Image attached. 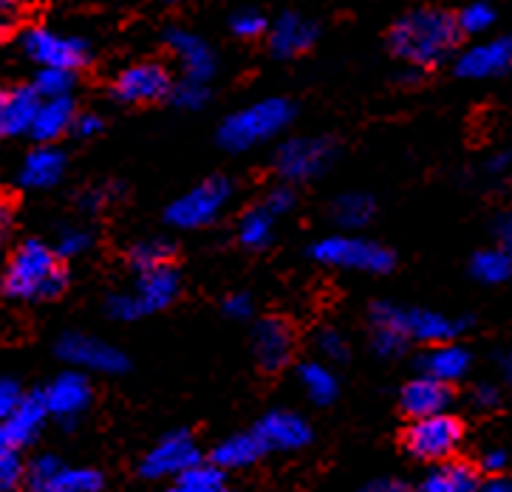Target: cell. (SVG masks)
Returning <instances> with one entry per match:
<instances>
[{"label": "cell", "instance_id": "26", "mask_svg": "<svg viewBox=\"0 0 512 492\" xmlns=\"http://www.w3.org/2000/svg\"><path fill=\"white\" fill-rule=\"evenodd\" d=\"M266 453L269 450L261 442V436L255 430H249V433H235V436L218 444L213 450V464L221 467L224 473L227 470H244V467H252L255 461L264 459Z\"/></svg>", "mask_w": 512, "mask_h": 492}, {"label": "cell", "instance_id": "1", "mask_svg": "<svg viewBox=\"0 0 512 492\" xmlns=\"http://www.w3.org/2000/svg\"><path fill=\"white\" fill-rule=\"evenodd\" d=\"M459 23L445 9H413L388 32V46L411 68H436L459 46Z\"/></svg>", "mask_w": 512, "mask_h": 492}, {"label": "cell", "instance_id": "53", "mask_svg": "<svg viewBox=\"0 0 512 492\" xmlns=\"http://www.w3.org/2000/svg\"><path fill=\"white\" fill-rule=\"evenodd\" d=\"M510 162H512L510 153H498V156H493V159L487 162V170H490V173H504V170L510 167Z\"/></svg>", "mask_w": 512, "mask_h": 492}, {"label": "cell", "instance_id": "10", "mask_svg": "<svg viewBox=\"0 0 512 492\" xmlns=\"http://www.w3.org/2000/svg\"><path fill=\"white\" fill-rule=\"evenodd\" d=\"M199 461L201 453L196 439L187 430H173L150 447L148 456L139 464V473L150 481H165L182 476L184 470L196 467Z\"/></svg>", "mask_w": 512, "mask_h": 492}, {"label": "cell", "instance_id": "2", "mask_svg": "<svg viewBox=\"0 0 512 492\" xmlns=\"http://www.w3.org/2000/svg\"><path fill=\"white\" fill-rule=\"evenodd\" d=\"M66 283L60 255L43 241H23L3 269V292L15 300H51L63 295Z\"/></svg>", "mask_w": 512, "mask_h": 492}, {"label": "cell", "instance_id": "9", "mask_svg": "<svg viewBox=\"0 0 512 492\" xmlns=\"http://www.w3.org/2000/svg\"><path fill=\"white\" fill-rule=\"evenodd\" d=\"M60 360L68 362L77 371H91V374H122L128 371V357L116 348L105 343L100 337L68 331L57 343Z\"/></svg>", "mask_w": 512, "mask_h": 492}, {"label": "cell", "instance_id": "38", "mask_svg": "<svg viewBox=\"0 0 512 492\" xmlns=\"http://www.w3.org/2000/svg\"><path fill=\"white\" fill-rule=\"evenodd\" d=\"M91 249V232L83 227H66V230L57 235V255L60 258H80L83 252Z\"/></svg>", "mask_w": 512, "mask_h": 492}, {"label": "cell", "instance_id": "45", "mask_svg": "<svg viewBox=\"0 0 512 492\" xmlns=\"http://www.w3.org/2000/svg\"><path fill=\"white\" fill-rule=\"evenodd\" d=\"M224 312L232 320H247L249 314H252V297L247 292H235V295L224 300Z\"/></svg>", "mask_w": 512, "mask_h": 492}, {"label": "cell", "instance_id": "52", "mask_svg": "<svg viewBox=\"0 0 512 492\" xmlns=\"http://www.w3.org/2000/svg\"><path fill=\"white\" fill-rule=\"evenodd\" d=\"M80 204H83V207H85V210H88V213H94V210H100L102 204H105V190H91V193H85L83 201H80Z\"/></svg>", "mask_w": 512, "mask_h": 492}, {"label": "cell", "instance_id": "35", "mask_svg": "<svg viewBox=\"0 0 512 492\" xmlns=\"http://www.w3.org/2000/svg\"><path fill=\"white\" fill-rule=\"evenodd\" d=\"M173 258V246L165 238H148V241H139L131 249V263L139 272H148L156 266H167Z\"/></svg>", "mask_w": 512, "mask_h": 492}, {"label": "cell", "instance_id": "55", "mask_svg": "<svg viewBox=\"0 0 512 492\" xmlns=\"http://www.w3.org/2000/svg\"><path fill=\"white\" fill-rule=\"evenodd\" d=\"M9 218H12V213H9V204L0 198V235L6 232V227H9Z\"/></svg>", "mask_w": 512, "mask_h": 492}, {"label": "cell", "instance_id": "5", "mask_svg": "<svg viewBox=\"0 0 512 492\" xmlns=\"http://www.w3.org/2000/svg\"><path fill=\"white\" fill-rule=\"evenodd\" d=\"M464 442L462 419L450 413H433L425 419H413L405 430V450L419 461H445L459 453Z\"/></svg>", "mask_w": 512, "mask_h": 492}, {"label": "cell", "instance_id": "8", "mask_svg": "<svg viewBox=\"0 0 512 492\" xmlns=\"http://www.w3.org/2000/svg\"><path fill=\"white\" fill-rule=\"evenodd\" d=\"M102 484V473L71 467L57 456H37L26 467V492H100Z\"/></svg>", "mask_w": 512, "mask_h": 492}, {"label": "cell", "instance_id": "6", "mask_svg": "<svg viewBox=\"0 0 512 492\" xmlns=\"http://www.w3.org/2000/svg\"><path fill=\"white\" fill-rule=\"evenodd\" d=\"M232 196V184L221 176L207 179L187 190L167 207V224L176 230H199L213 224L218 215L224 213L227 201Z\"/></svg>", "mask_w": 512, "mask_h": 492}, {"label": "cell", "instance_id": "25", "mask_svg": "<svg viewBox=\"0 0 512 492\" xmlns=\"http://www.w3.org/2000/svg\"><path fill=\"white\" fill-rule=\"evenodd\" d=\"M74 102L71 97H60V99H40V108L34 114L32 122V136L40 142V145H51L57 142L63 133L71 131L74 125Z\"/></svg>", "mask_w": 512, "mask_h": 492}, {"label": "cell", "instance_id": "41", "mask_svg": "<svg viewBox=\"0 0 512 492\" xmlns=\"http://www.w3.org/2000/svg\"><path fill=\"white\" fill-rule=\"evenodd\" d=\"M317 351L331 362H343L348 357V343L346 337L337 331V328H323L317 334Z\"/></svg>", "mask_w": 512, "mask_h": 492}, {"label": "cell", "instance_id": "16", "mask_svg": "<svg viewBox=\"0 0 512 492\" xmlns=\"http://www.w3.org/2000/svg\"><path fill=\"white\" fill-rule=\"evenodd\" d=\"M255 433L261 436L266 450H278V453H292V450H303L312 442V427L309 422L292 413V410H272L258 422Z\"/></svg>", "mask_w": 512, "mask_h": 492}, {"label": "cell", "instance_id": "17", "mask_svg": "<svg viewBox=\"0 0 512 492\" xmlns=\"http://www.w3.org/2000/svg\"><path fill=\"white\" fill-rule=\"evenodd\" d=\"M165 40L167 49L179 60V68L187 80L210 82V77L215 74V51L210 49L207 40H201L199 34L187 32V29H170Z\"/></svg>", "mask_w": 512, "mask_h": 492}, {"label": "cell", "instance_id": "12", "mask_svg": "<svg viewBox=\"0 0 512 492\" xmlns=\"http://www.w3.org/2000/svg\"><path fill=\"white\" fill-rule=\"evenodd\" d=\"M388 312H391L394 323L405 331V337L411 343H450L467 328V320H456V317H447L442 312H430V309H405V306L388 303Z\"/></svg>", "mask_w": 512, "mask_h": 492}, {"label": "cell", "instance_id": "33", "mask_svg": "<svg viewBox=\"0 0 512 492\" xmlns=\"http://www.w3.org/2000/svg\"><path fill=\"white\" fill-rule=\"evenodd\" d=\"M374 218V201L365 193H346L334 201V221L343 230H360Z\"/></svg>", "mask_w": 512, "mask_h": 492}, {"label": "cell", "instance_id": "27", "mask_svg": "<svg viewBox=\"0 0 512 492\" xmlns=\"http://www.w3.org/2000/svg\"><path fill=\"white\" fill-rule=\"evenodd\" d=\"M479 484V473L473 464L459 459L436 461V467L422 478L416 492H473Z\"/></svg>", "mask_w": 512, "mask_h": 492}, {"label": "cell", "instance_id": "7", "mask_svg": "<svg viewBox=\"0 0 512 492\" xmlns=\"http://www.w3.org/2000/svg\"><path fill=\"white\" fill-rule=\"evenodd\" d=\"M20 49L40 68H66L77 71L91 60V49L83 37L60 34L46 26H32L20 34Z\"/></svg>", "mask_w": 512, "mask_h": 492}, {"label": "cell", "instance_id": "48", "mask_svg": "<svg viewBox=\"0 0 512 492\" xmlns=\"http://www.w3.org/2000/svg\"><path fill=\"white\" fill-rule=\"evenodd\" d=\"M71 131L77 133V136H97L102 131V119L97 114H77L74 116V125H71Z\"/></svg>", "mask_w": 512, "mask_h": 492}, {"label": "cell", "instance_id": "31", "mask_svg": "<svg viewBox=\"0 0 512 492\" xmlns=\"http://www.w3.org/2000/svg\"><path fill=\"white\" fill-rule=\"evenodd\" d=\"M470 272L479 283L487 286H498V283H507L512 278V255H507L504 249H481L473 255L470 261Z\"/></svg>", "mask_w": 512, "mask_h": 492}, {"label": "cell", "instance_id": "28", "mask_svg": "<svg viewBox=\"0 0 512 492\" xmlns=\"http://www.w3.org/2000/svg\"><path fill=\"white\" fill-rule=\"evenodd\" d=\"M37 108H40V97L32 85H20V88L6 91V136L32 131Z\"/></svg>", "mask_w": 512, "mask_h": 492}, {"label": "cell", "instance_id": "51", "mask_svg": "<svg viewBox=\"0 0 512 492\" xmlns=\"http://www.w3.org/2000/svg\"><path fill=\"white\" fill-rule=\"evenodd\" d=\"M473 492H512V478H490L484 484H476Z\"/></svg>", "mask_w": 512, "mask_h": 492}, {"label": "cell", "instance_id": "39", "mask_svg": "<svg viewBox=\"0 0 512 492\" xmlns=\"http://www.w3.org/2000/svg\"><path fill=\"white\" fill-rule=\"evenodd\" d=\"M26 490V464L20 461L15 450L0 459V492Z\"/></svg>", "mask_w": 512, "mask_h": 492}, {"label": "cell", "instance_id": "49", "mask_svg": "<svg viewBox=\"0 0 512 492\" xmlns=\"http://www.w3.org/2000/svg\"><path fill=\"white\" fill-rule=\"evenodd\" d=\"M17 12H20L17 0H0V37L15 26Z\"/></svg>", "mask_w": 512, "mask_h": 492}, {"label": "cell", "instance_id": "21", "mask_svg": "<svg viewBox=\"0 0 512 492\" xmlns=\"http://www.w3.org/2000/svg\"><path fill=\"white\" fill-rule=\"evenodd\" d=\"M314 40H317V26L295 12H286L269 26V49L278 57H298L312 49Z\"/></svg>", "mask_w": 512, "mask_h": 492}, {"label": "cell", "instance_id": "40", "mask_svg": "<svg viewBox=\"0 0 512 492\" xmlns=\"http://www.w3.org/2000/svg\"><path fill=\"white\" fill-rule=\"evenodd\" d=\"M230 26L232 32L238 34V37H244V40H255V37H261V34L269 32L266 17L261 15V12H255V9H241L238 15H232Z\"/></svg>", "mask_w": 512, "mask_h": 492}, {"label": "cell", "instance_id": "42", "mask_svg": "<svg viewBox=\"0 0 512 492\" xmlns=\"http://www.w3.org/2000/svg\"><path fill=\"white\" fill-rule=\"evenodd\" d=\"M470 402L476 410H496L498 402H501V391H498L493 382H481L473 388L470 394Z\"/></svg>", "mask_w": 512, "mask_h": 492}, {"label": "cell", "instance_id": "24", "mask_svg": "<svg viewBox=\"0 0 512 492\" xmlns=\"http://www.w3.org/2000/svg\"><path fill=\"white\" fill-rule=\"evenodd\" d=\"M46 419H49V408L43 402V394H23L15 410L3 419V425H6V433H9L12 444L23 447V444H32L40 436Z\"/></svg>", "mask_w": 512, "mask_h": 492}, {"label": "cell", "instance_id": "23", "mask_svg": "<svg viewBox=\"0 0 512 492\" xmlns=\"http://www.w3.org/2000/svg\"><path fill=\"white\" fill-rule=\"evenodd\" d=\"M470 351L459 343H436L430 345L428 351L422 354V360H419V368H422V374L425 377L439 379V382H445V385H453V382H459V379L467 377V371H470Z\"/></svg>", "mask_w": 512, "mask_h": 492}, {"label": "cell", "instance_id": "15", "mask_svg": "<svg viewBox=\"0 0 512 492\" xmlns=\"http://www.w3.org/2000/svg\"><path fill=\"white\" fill-rule=\"evenodd\" d=\"M512 68V37H493L476 43L459 54L456 60V74L464 80H490L501 77Z\"/></svg>", "mask_w": 512, "mask_h": 492}, {"label": "cell", "instance_id": "29", "mask_svg": "<svg viewBox=\"0 0 512 492\" xmlns=\"http://www.w3.org/2000/svg\"><path fill=\"white\" fill-rule=\"evenodd\" d=\"M162 492H230V484H227V476L221 467L199 461L196 467L173 478V484Z\"/></svg>", "mask_w": 512, "mask_h": 492}, {"label": "cell", "instance_id": "47", "mask_svg": "<svg viewBox=\"0 0 512 492\" xmlns=\"http://www.w3.org/2000/svg\"><path fill=\"white\" fill-rule=\"evenodd\" d=\"M493 235H496L498 249H504L507 255H512V213L498 215L493 224Z\"/></svg>", "mask_w": 512, "mask_h": 492}, {"label": "cell", "instance_id": "20", "mask_svg": "<svg viewBox=\"0 0 512 492\" xmlns=\"http://www.w3.org/2000/svg\"><path fill=\"white\" fill-rule=\"evenodd\" d=\"M450 402H453L450 385L433 377H425V374L411 379L399 394V405L411 419H425V416H433V413H445L450 408Z\"/></svg>", "mask_w": 512, "mask_h": 492}, {"label": "cell", "instance_id": "36", "mask_svg": "<svg viewBox=\"0 0 512 492\" xmlns=\"http://www.w3.org/2000/svg\"><path fill=\"white\" fill-rule=\"evenodd\" d=\"M456 23H459V32L462 34H484L493 29V23H496V9L490 6V3H484V0H476V3H470V6H464L462 12L456 15Z\"/></svg>", "mask_w": 512, "mask_h": 492}, {"label": "cell", "instance_id": "34", "mask_svg": "<svg viewBox=\"0 0 512 492\" xmlns=\"http://www.w3.org/2000/svg\"><path fill=\"white\" fill-rule=\"evenodd\" d=\"M32 88L37 91L40 99L71 97V91H74V71H66V68H40Z\"/></svg>", "mask_w": 512, "mask_h": 492}, {"label": "cell", "instance_id": "44", "mask_svg": "<svg viewBox=\"0 0 512 492\" xmlns=\"http://www.w3.org/2000/svg\"><path fill=\"white\" fill-rule=\"evenodd\" d=\"M20 385H17L15 379H0V422L15 410V405L20 402Z\"/></svg>", "mask_w": 512, "mask_h": 492}, {"label": "cell", "instance_id": "32", "mask_svg": "<svg viewBox=\"0 0 512 492\" xmlns=\"http://www.w3.org/2000/svg\"><path fill=\"white\" fill-rule=\"evenodd\" d=\"M272 235H275V215L269 213L266 207H255L241 218L238 224V238L241 244L249 249H264L272 244Z\"/></svg>", "mask_w": 512, "mask_h": 492}, {"label": "cell", "instance_id": "3", "mask_svg": "<svg viewBox=\"0 0 512 492\" xmlns=\"http://www.w3.org/2000/svg\"><path fill=\"white\" fill-rule=\"evenodd\" d=\"M292 116H295V108H292L289 99L272 97L252 102V105L235 111V114L221 122L218 142L227 150H232V153L258 148V145H264L269 139H275L281 131H286Z\"/></svg>", "mask_w": 512, "mask_h": 492}, {"label": "cell", "instance_id": "37", "mask_svg": "<svg viewBox=\"0 0 512 492\" xmlns=\"http://www.w3.org/2000/svg\"><path fill=\"white\" fill-rule=\"evenodd\" d=\"M170 99H173V105H179V108L199 111V108H204V102L210 99V91H207L204 82L187 80V77H184L182 82H176V85L170 88Z\"/></svg>", "mask_w": 512, "mask_h": 492}, {"label": "cell", "instance_id": "22", "mask_svg": "<svg viewBox=\"0 0 512 492\" xmlns=\"http://www.w3.org/2000/svg\"><path fill=\"white\" fill-rule=\"evenodd\" d=\"M63 173H66L63 150H57L54 145H40V148L29 150L26 159L20 162L17 181L29 190H46L63 179Z\"/></svg>", "mask_w": 512, "mask_h": 492}, {"label": "cell", "instance_id": "57", "mask_svg": "<svg viewBox=\"0 0 512 492\" xmlns=\"http://www.w3.org/2000/svg\"><path fill=\"white\" fill-rule=\"evenodd\" d=\"M501 365H504V374H507V382L512 385V360L507 357V360H501Z\"/></svg>", "mask_w": 512, "mask_h": 492}, {"label": "cell", "instance_id": "4", "mask_svg": "<svg viewBox=\"0 0 512 492\" xmlns=\"http://www.w3.org/2000/svg\"><path fill=\"white\" fill-rule=\"evenodd\" d=\"M309 252L314 261L334 266V269H351V272H368V275H382L394 269L391 249L360 235H346V232L314 241Z\"/></svg>", "mask_w": 512, "mask_h": 492}, {"label": "cell", "instance_id": "18", "mask_svg": "<svg viewBox=\"0 0 512 492\" xmlns=\"http://www.w3.org/2000/svg\"><path fill=\"white\" fill-rule=\"evenodd\" d=\"M179 292H182L179 272L167 263V266H156V269H148V272H139L131 295L133 300H136L142 317H145V314L167 309V306L179 297Z\"/></svg>", "mask_w": 512, "mask_h": 492}, {"label": "cell", "instance_id": "54", "mask_svg": "<svg viewBox=\"0 0 512 492\" xmlns=\"http://www.w3.org/2000/svg\"><path fill=\"white\" fill-rule=\"evenodd\" d=\"M12 450H15V444H12L9 433H6V425L0 422V459H3V456H9Z\"/></svg>", "mask_w": 512, "mask_h": 492}, {"label": "cell", "instance_id": "14", "mask_svg": "<svg viewBox=\"0 0 512 492\" xmlns=\"http://www.w3.org/2000/svg\"><path fill=\"white\" fill-rule=\"evenodd\" d=\"M173 80L165 66L159 63H136L128 66L114 80V97L125 105H142L170 97Z\"/></svg>", "mask_w": 512, "mask_h": 492}, {"label": "cell", "instance_id": "56", "mask_svg": "<svg viewBox=\"0 0 512 492\" xmlns=\"http://www.w3.org/2000/svg\"><path fill=\"white\" fill-rule=\"evenodd\" d=\"M0 136H6V91H0Z\"/></svg>", "mask_w": 512, "mask_h": 492}, {"label": "cell", "instance_id": "46", "mask_svg": "<svg viewBox=\"0 0 512 492\" xmlns=\"http://www.w3.org/2000/svg\"><path fill=\"white\" fill-rule=\"evenodd\" d=\"M507 464H510V456L504 453V450H498V447H493V450H487V453H481V470L484 473H490V476H501L504 470H507Z\"/></svg>", "mask_w": 512, "mask_h": 492}, {"label": "cell", "instance_id": "19", "mask_svg": "<svg viewBox=\"0 0 512 492\" xmlns=\"http://www.w3.org/2000/svg\"><path fill=\"white\" fill-rule=\"evenodd\" d=\"M295 351V334L289 323L278 317H266L255 326V357L266 371H281L286 362L292 360Z\"/></svg>", "mask_w": 512, "mask_h": 492}, {"label": "cell", "instance_id": "11", "mask_svg": "<svg viewBox=\"0 0 512 492\" xmlns=\"http://www.w3.org/2000/svg\"><path fill=\"white\" fill-rule=\"evenodd\" d=\"M334 159V145L320 136H298L289 139L275 153V170L286 181H309L329 170Z\"/></svg>", "mask_w": 512, "mask_h": 492}, {"label": "cell", "instance_id": "30", "mask_svg": "<svg viewBox=\"0 0 512 492\" xmlns=\"http://www.w3.org/2000/svg\"><path fill=\"white\" fill-rule=\"evenodd\" d=\"M298 379L300 385H303V391L317 405H329V402L337 399L340 385H337V377L331 374L329 365H323V362H303L298 368Z\"/></svg>", "mask_w": 512, "mask_h": 492}, {"label": "cell", "instance_id": "13", "mask_svg": "<svg viewBox=\"0 0 512 492\" xmlns=\"http://www.w3.org/2000/svg\"><path fill=\"white\" fill-rule=\"evenodd\" d=\"M91 382L83 371L71 368L66 374L54 377L43 391V402L49 408V416H57L66 427H74L77 416H83L85 408L91 405Z\"/></svg>", "mask_w": 512, "mask_h": 492}, {"label": "cell", "instance_id": "43", "mask_svg": "<svg viewBox=\"0 0 512 492\" xmlns=\"http://www.w3.org/2000/svg\"><path fill=\"white\" fill-rule=\"evenodd\" d=\"M264 207L278 218V215L289 213V210L295 207V193H292L289 187H275V190H269Z\"/></svg>", "mask_w": 512, "mask_h": 492}, {"label": "cell", "instance_id": "50", "mask_svg": "<svg viewBox=\"0 0 512 492\" xmlns=\"http://www.w3.org/2000/svg\"><path fill=\"white\" fill-rule=\"evenodd\" d=\"M360 492H411V487L397 481V478H377V481L365 484Z\"/></svg>", "mask_w": 512, "mask_h": 492}]
</instances>
